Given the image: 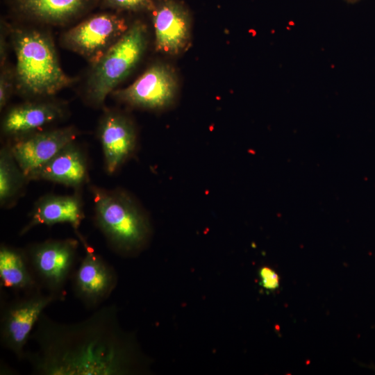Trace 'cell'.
Segmentation results:
<instances>
[{
	"mask_svg": "<svg viewBox=\"0 0 375 375\" xmlns=\"http://www.w3.org/2000/svg\"><path fill=\"white\" fill-rule=\"evenodd\" d=\"M115 305L102 306L88 318L61 323L43 313L30 338L35 350L24 360L35 375H124L143 361L133 337L122 331Z\"/></svg>",
	"mask_w": 375,
	"mask_h": 375,
	"instance_id": "obj_1",
	"label": "cell"
},
{
	"mask_svg": "<svg viewBox=\"0 0 375 375\" xmlns=\"http://www.w3.org/2000/svg\"><path fill=\"white\" fill-rule=\"evenodd\" d=\"M94 222L116 253L132 256L140 252L151 235L146 211L128 192L91 186Z\"/></svg>",
	"mask_w": 375,
	"mask_h": 375,
	"instance_id": "obj_2",
	"label": "cell"
},
{
	"mask_svg": "<svg viewBox=\"0 0 375 375\" xmlns=\"http://www.w3.org/2000/svg\"><path fill=\"white\" fill-rule=\"evenodd\" d=\"M10 31L17 58L15 83L20 93L51 96L75 81L60 67L53 42L47 33L19 27Z\"/></svg>",
	"mask_w": 375,
	"mask_h": 375,
	"instance_id": "obj_3",
	"label": "cell"
},
{
	"mask_svg": "<svg viewBox=\"0 0 375 375\" xmlns=\"http://www.w3.org/2000/svg\"><path fill=\"white\" fill-rule=\"evenodd\" d=\"M147 28L136 20L94 65L87 83V97L101 105L106 97L133 70L147 44Z\"/></svg>",
	"mask_w": 375,
	"mask_h": 375,
	"instance_id": "obj_4",
	"label": "cell"
},
{
	"mask_svg": "<svg viewBox=\"0 0 375 375\" xmlns=\"http://www.w3.org/2000/svg\"><path fill=\"white\" fill-rule=\"evenodd\" d=\"M79 243L74 238L49 239L31 244L24 249L42 290L65 297L64 289L76 269Z\"/></svg>",
	"mask_w": 375,
	"mask_h": 375,
	"instance_id": "obj_5",
	"label": "cell"
},
{
	"mask_svg": "<svg viewBox=\"0 0 375 375\" xmlns=\"http://www.w3.org/2000/svg\"><path fill=\"white\" fill-rule=\"evenodd\" d=\"M65 298L42 290L24 293L1 306L0 342L19 360H24L25 347L44 310Z\"/></svg>",
	"mask_w": 375,
	"mask_h": 375,
	"instance_id": "obj_6",
	"label": "cell"
},
{
	"mask_svg": "<svg viewBox=\"0 0 375 375\" xmlns=\"http://www.w3.org/2000/svg\"><path fill=\"white\" fill-rule=\"evenodd\" d=\"M129 26L126 19L118 14H95L66 31L62 36V43L94 65Z\"/></svg>",
	"mask_w": 375,
	"mask_h": 375,
	"instance_id": "obj_7",
	"label": "cell"
},
{
	"mask_svg": "<svg viewBox=\"0 0 375 375\" xmlns=\"http://www.w3.org/2000/svg\"><path fill=\"white\" fill-rule=\"evenodd\" d=\"M74 232L85 255L71 277L72 291L86 308L96 310L116 288L117 275L114 267L94 252L85 237L78 231Z\"/></svg>",
	"mask_w": 375,
	"mask_h": 375,
	"instance_id": "obj_8",
	"label": "cell"
},
{
	"mask_svg": "<svg viewBox=\"0 0 375 375\" xmlns=\"http://www.w3.org/2000/svg\"><path fill=\"white\" fill-rule=\"evenodd\" d=\"M177 90L174 70L165 63L157 62L149 66L127 88L114 90L111 94L130 106L158 110L174 103Z\"/></svg>",
	"mask_w": 375,
	"mask_h": 375,
	"instance_id": "obj_9",
	"label": "cell"
},
{
	"mask_svg": "<svg viewBox=\"0 0 375 375\" xmlns=\"http://www.w3.org/2000/svg\"><path fill=\"white\" fill-rule=\"evenodd\" d=\"M78 134V131L73 126L40 130L11 138L7 144L19 167L28 178L63 147L75 141Z\"/></svg>",
	"mask_w": 375,
	"mask_h": 375,
	"instance_id": "obj_10",
	"label": "cell"
},
{
	"mask_svg": "<svg viewBox=\"0 0 375 375\" xmlns=\"http://www.w3.org/2000/svg\"><path fill=\"white\" fill-rule=\"evenodd\" d=\"M151 14L156 51L170 56L185 51L191 43L188 8L177 0H156Z\"/></svg>",
	"mask_w": 375,
	"mask_h": 375,
	"instance_id": "obj_11",
	"label": "cell"
},
{
	"mask_svg": "<svg viewBox=\"0 0 375 375\" xmlns=\"http://www.w3.org/2000/svg\"><path fill=\"white\" fill-rule=\"evenodd\" d=\"M101 145L105 170L115 174L135 152L138 136L133 120L117 110H107L97 130Z\"/></svg>",
	"mask_w": 375,
	"mask_h": 375,
	"instance_id": "obj_12",
	"label": "cell"
},
{
	"mask_svg": "<svg viewBox=\"0 0 375 375\" xmlns=\"http://www.w3.org/2000/svg\"><path fill=\"white\" fill-rule=\"evenodd\" d=\"M27 178L28 181L42 180L79 188L89 179L85 153L75 141L70 142Z\"/></svg>",
	"mask_w": 375,
	"mask_h": 375,
	"instance_id": "obj_13",
	"label": "cell"
},
{
	"mask_svg": "<svg viewBox=\"0 0 375 375\" xmlns=\"http://www.w3.org/2000/svg\"><path fill=\"white\" fill-rule=\"evenodd\" d=\"M28 217V222L19 232L21 236L40 225L67 224L74 231H78L85 217L81 197L78 193L67 195L46 194L35 202Z\"/></svg>",
	"mask_w": 375,
	"mask_h": 375,
	"instance_id": "obj_14",
	"label": "cell"
},
{
	"mask_svg": "<svg viewBox=\"0 0 375 375\" xmlns=\"http://www.w3.org/2000/svg\"><path fill=\"white\" fill-rule=\"evenodd\" d=\"M65 110L63 104L51 101L18 104L4 115L1 131L11 138L31 133L63 118Z\"/></svg>",
	"mask_w": 375,
	"mask_h": 375,
	"instance_id": "obj_15",
	"label": "cell"
},
{
	"mask_svg": "<svg viewBox=\"0 0 375 375\" xmlns=\"http://www.w3.org/2000/svg\"><path fill=\"white\" fill-rule=\"evenodd\" d=\"M99 0H12L20 14L49 24H63L80 16Z\"/></svg>",
	"mask_w": 375,
	"mask_h": 375,
	"instance_id": "obj_16",
	"label": "cell"
},
{
	"mask_svg": "<svg viewBox=\"0 0 375 375\" xmlns=\"http://www.w3.org/2000/svg\"><path fill=\"white\" fill-rule=\"evenodd\" d=\"M0 285L1 288L17 293L41 290L30 268L24 249L1 244Z\"/></svg>",
	"mask_w": 375,
	"mask_h": 375,
	"instance_id": "obj_17",
	"label": "cell"
},
{
	"mask_svg": "<svg viewBox=\"0 0 375 375\" xmlns=\"http://www.w3.org/2000/svg\"><path fill=\"white\" fill-rule=\"evenodd\" d=\"M26 176L15 159L8 144L0 150V204L10 208L23 193Z\"/></svg>",
	"mask_w": 375,
	"mask_h": 375,
	"instance_id": "obj_18",
	"label": "cell"
},
{
	"mask_svg": "<svg viewBox=\"0 0 375 375\" xmlns=\"http://www.w3.org/2000/svg\"><path fill=\"white\" fill-rule=\"evenodd\" d=\"M154 0H103L102 6L117 12H151Z\"/></svg>",
	"mask_w": 375,
	"mask_h": 375,
	"instance_id": "obj_19",
	"label": "cell"
},
{
	"mask_svg": "<svg viewBox=\"0 0 375 375\" xmlns=\"http://www.w3.org/2000/svg\"><path fill=\"white\" fill-rule=\"evenodd\" d=\"M0 109L2 110L11 97L15 83V72L7 65L1 68Z\"/></svg>",
	"mask_w": 375,
	"mask_h": 375,
	"instance_id": "obj_20",
	"label": "cell"
},
{
	"mask_svg": "<svg viewBox=\"0 0 375 375\" xmlns=\"http://www.w3.org/2000/svg\"><path fill=\"white\" fill-rule=\"evenodd\" d=\"M260 285L266 290H274L279 286V277L277 273L269 267L260 269Z\"/></svg>",
	"mask_w": 375,
	"mask_h": 375,
	"instance_id": "obj_21",
	"label": "cell"
},
{
	"mask_svg": "<svg viewBox=\"0 0 375 375\" xmlns=\"http://www.w3.org/2000/svg\"><path fill=\"white\" fill-rule=\"evenodd\" d=\"M8 27H6L5 23L1 24V34H0V64L1 68L6 65V59L8 56V44L7 42V33Z\"/></svg>",
	"mask_w": 375,
	"mask_h": 375,
	"instance_id": "obj_22",
	"label": "cell"
},
{
	"mask_svg": "<svg viewBox=\"0 0 375 375\" xmlns=\"http://www.w3.org/2000/svg\"><path fill=\"white\" fill-rule=\"evenodd\" d=\"M342 1L348 3H356L361 0H342Z\"/></svg>",
	"mask_w": 375,
	"mask_h": 375,
	"instance_id": "obj_23",
	"label": "cell"
}]
</instances>
